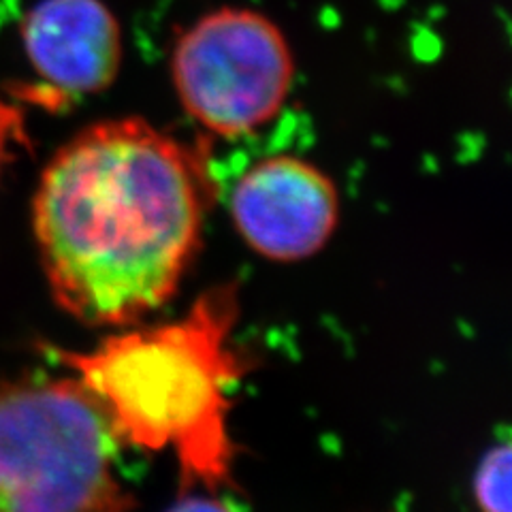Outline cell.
I'll list each match as a JSON object with an SVG mask.
<instances>
[{"label": "cell", "instance_id": "1", "mask_svg": "<svg viewBox=\"0 0 512 512\" xmlns=\"http://www.w3.org/2000/svg\"><path fill=\"white\" fill-rule=\"evenodd\" d=\"M212 197L203 158L141 118L86 126L45 165L32 229L58 306L131 327L167 303L195 259Z\"/></svg>", "mask_w": 512, "mask_h": 512}, {"label": "cell", "instance_id": "6", "mask_svg": "<svg viewBox=\"0 0 512 512\" xmlns=\"http://www.w3.org/2000/svg\"><path fill=\"white\" fill-rule=\"evenodd\" d=\"M20 37L52 103L103 92L120 73L122 28L103 0H39Z\"/></svg>", "mask_w": 512, "mask_h": 512}, {"label": "cell", "instance_id": "2", "mask_svg": "<svg viewBox=\"0 0 512 512\" xmlns=\"http://www.w3.org/2000/svg\"><path fill=\"white\" fill-rule=\"evenodd\" d=\"M237 291H205L178 320L111 333L90 350H56L103 408L122 444L173 451L184 487L231 483L229 391L244 374L231 338Z\"/></svg>", "mask_w": 512, "mask_h": 512}, {"label": "cell", "instance_id": "4", "mask_svg": "<svg viewBox=\"0 0 512 512\" xmlns=\"http://www.w3.org/2000/svg\"><path fill=\"white\" fill-rule=\"evenodd\" d=\"M169 67L186 114L218 137L250 135L274 120L295 79L282 28L248 7L201 15L175 39Z\"/></svg>", "mask_w": 512, "mask_h": 512}, {"label": "cell", "instance_id": "7", "mask_svg": "<svg viewBox=\"0 0 512 512\" xmlns=\"http://www.w3.org/2000/svg\"><path fill=\"white\" fill-rule=\"evenodd\" d=\"M474 498L480 512H510V446H493L474 474Z\"/></svg>", "mask_w": 512, "mask_h": 512}, {"label": "cell", "instance_id": "3", "mask_svg": "<svg viewBox=\"0 0 512 512\" xmlns=\"http://www.w3.org/2000/svg\"><path fill=\"white\" fill-rule=\"evenodd\" d=\"M120 446L75 376L0 380V512H131Z\"/></svg>", "mask_w": 512, "mask_h": 512}, {"label": "cell", "instance_id": "5", "mask_svg": "<svg viewBox=\"0 0 512 512\" xmlns=\"http://www.w3.org/2000/svg\"><path fill=\"white\" fill-rule=\"evenodd\" d=\"M229 212L244 242L265 259L295 263L323 248L340 218L329 175L310 160L267 156L239 175Z\"/></svg>", "mask_w": 512, "mask_h": 512}, {"label": "cell", "instance_id": "8", "mask_svg": "<svg viewBox=\"0 0 512 512\" xmlns=\"http://www.w3.org/2000/svg\"><path fill=\"white\" fill-rule=\"evenodd\" d=\"M24 137V116L20 107L5 101L0 96V171H3L5 160L11 152L15 141H22Z\"/></svg>", "mask_w": 512, "mask_h": 512}, {"label": "cell", "instance_id": "9", "mask_svg": "<svg viewBox=\"0 0 512 512\" xmlns=\"http://www.w3.org/2000/svg\"><path fill=\"white\" fill-rule=\"evenodd\" d=\"M167 512H235L216 495H184Z\"/></svg>", "mask_w": 512, "mask_h": 512}]
</instances>
